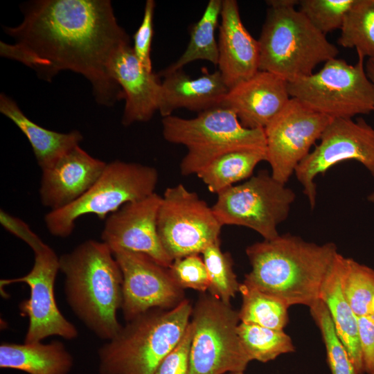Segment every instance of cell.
I'll return each mask as SVG.
<instances>
[{
	"instance_id": "1",
	"label": "cell",
	"mask_w": 374,
	"mask_h": 374,
	"mask_svg": "<svg viewBox=\"0 0 374 374\" xmlns=\"http://www.w3.org/2000/svg\"><path fill=\"white\" fill-rule=\"evenodd\" d=\"M24 19L4 31L13 44L0 42L1 55L33 69L51 81L69 70L84 76L96 101L112 106L123 98L109 61L130 37L118 24L108 0H37L23 8Z\"/></svg>"
},
{
	"instance_id": "2",
	"label": "cell",
	"mask_w": 374,
	"mask_h": 374,
	"mask_svg": "<svg viewBox=\"0 0 374 374\" xmlns=\"http://www.w3.org/2000/svg\"><path fill=\"white\" fill-rule=\"evenodd\" d=\"M246 254L251 269L244 283L289 307L310 308L321 300L338 251L332 242L317 244L287 233L247 247Z\"/></svg>"
},
{
	"instance_id": "3",
	"label": "cell",
	"mask_w": 374,
	"mask_h": 374,
	"mask_svg": "<svg viewBox=\"0 0 374 374\" xmlns=\"http://www.w3.org/2000/svg\"><path fill=\"white\" fill-rule=\"evenodd\" d=\"M64 293L75 316L98 337L109 341L122 328L123 276L109 247L88 240L59 257Z\"/></svg>"
},
{
	"instance_id": "4",
	"label": "cell",
	"mask_w": 374,
	"mask_h": 374,
	"mask_svg": "<svg viewBox=\"0 0 374 374\" xmlns=\"http://www.w3.org/2000/svg\"><path fill=\"white\" fill-rule=\"evenodd\" d=\"M193 307L184 299L171 309H151L127 321L98 351L100 374H155L179 342Z\"/></svg>"
},
{
	"instance_id": "5",
	"label": "cell",
	"mask_w": 374,
	"mask_h": 374,
	"mask_svg": "<svg viewBox=\"0 0 374 374\" xmlns=\"http://www.w3.org/2000/svg\"><path fill=\"white\" fill-rule=\"evenodd\" d=\"M258 41L259 71L287 82L310 75L337 57V47L294 8H269Z\"/></svg>"
},
{
	"instance_id": "6",
	"label": "cell",
	"mask_w": 374,
	"mask_h": 374,
	"mask_svg": "<svg viewBox=\"0 0 374 374\" xmlns=\"http://www.w3.org/2000/svg\"><path fill=\"white\" fill-rule=\"evenodd\" d=\"M162 134L169 143L183 145L188 152L180 163L184 176L197 175L220 156L235 150H266L263 129L242 125L236 114L220 105L195 118L164 117Z\"/></svg>"
},
{
	"instance_id": "7",
	"label": "cell",
	"mask_w": 374,
	"mask_h": 374,
	"mask_svg": "<svg viewBox=\"0 0 374 374\" xmlns=\"http://www.w3.org/2000/svg\"><path fill=\"white\" fill-rule=\"evenodd\" d=\"M158 180L159 173L154 167L113 161L107 163L100 177L78 199L66 207L49 211L44 217L46 227L55 237L67 238L79 217L91 214L106 220L127 203L154 193Z\"/></svg>"
},
{
	"instance_id": "8",
	"label": "cell",
	"mask_w": 374,
	"mask_h": 374,
	"mask_svg": "<svg viewBox=\"0 0 374 374\" xmlns=\"http://www.w3.org/2000/svg\"><path fill=\"white\" fill-rule=\"evenodd\" d=\"M188 374L244 372L251 362L240 341L239 312L211 294L193 308Z\"/></svg>"
},
{
	"instance_id": "9",
	"label": "cell",
	"mask_w": 374,
	"mask_h": 374,
	"mask_svg": "<svg viewBox=\"0 0 374 374\" xmlns=\"http://www.w3.org/2000/svg\"><path fill=\"white\" fill-rule=\"evenodd\" d=\"M364 57L355 65L337 57L317 73L288 82V91L308 108L330 118H352L374 111V84L364 69Z\"/></svg>"
},
{
	"instance_id": "10",
	"label": "cell",
	"mask_w": 374,
	"mask_h": 374,
	"mask_svg": "<svg viewBox=\"0 0 374 374\" xmlns=\"http://www.w3.org/2000/svg\"><path fill=\"white\" fill-rule=\"evenodd\" d=\"M295 198L285 184L262 170L219 193L212 209L222 226H245L272 240L279 235L277 227L287 219Z\"/></svg>"
},
{
	"instance_id": "11",
	"label": "cell",
	"mask_w": 374,
	"mask_h": 374,
	"mask_svg": "<svg viewBox=\"0 0 374 374\" xmlns=\"http://www.w3.org/2000/svg\"><path fill=\"white\" fill-rule=\"evenodd\" d=\"M222 226L212 207L182 184L167 188L161 196L157 231L173 260L202 253L220 241Z\"/></svg>"
},
{
	"instance_id": "12",
	"label": "cell",
	"mask_w": 374,
	"mask_h": 374,
	"mask_svg": "<svg viewBox=\"0 0 374 374\" xmlns=\"http://www.w3.org/2000/svg\"><path fill=\"white\" fill-rule=\"evenodd\" d=\"M319 140L294 172L311 208L316 204L315 178L341 161L356 160L374 177V128L362 118L332 119Z\"/></svg>"
},
{
	"instance_id": "13",
	"label": "cell",
	"mask_w": 374,
	"mask_h": 374,
	"mask_svg": "<svg viewBox=\"0 0 374 374\" xmlns=\"http://www.w3.org/2000/svg\"><path fill=\"white\" fill-rule=\"evenodd\" d=\"M332 120L291 98L264 129L272 177L286 184Z\"/></svg>"
},
{
	"instance_id": "14",
	"label": "cell",
	"mask_w": 374,
	"mask_h": 374,
	"mask_svg": "<svg viewBox=\"0 0 374 374\" xmlns=\"http://www.w3.org/2000/svg\"><path fill=\"white\" fill-rule=\"evenodd\" d=\"M34 253V264L28 274L0 281L1 287L24 283L30 288L29 298L19 305L21 314L28 319L24 343L39 342L51 336L74 339L78 331L61 313L55 298L54 285L60 271L59 257L47 244Z\"/></svg>"
},
{
	"instance_id": "15",
	"label": "cell",
	"mask_w": 374,
	"mask_h": 374,
	"mask_svg": "<svg viewBox=\"0 0 374 374\" xmlns=\"http://www.w3.org/2000/svg\"><path fill=\"white\" fill-rule=\"evenodd\" d=\"M123 276L122 312L126 322L151 309H171L184 299V291L165 267L150 256L111 248Z\"/></svg>"
},
{
	"instance_id": "16",
	"label": "cell",
	"mask_w": 374,
	"mask_h": 374,
	"mask_svg": "<svg viewBox=\"0 0 374 374\" xmlns=\"http://www.w3.org/2000/svg\"><path fill=\"white\" fill-rule=\"evenodd\" d=\"M161 196L156 193L127 203L105 220L101 241L109 248L118 247L144 253L169 268L173 260L164 249L157 231Z\"/></svg>"
},
{
	"instance_id": "17",
	"label": "cell",
	"mask_w": 374,
	"mask_h": 374,
	"mask_svg": "<svg viewBox=\"0 0 374 374\" xmlns=\"http://www.w3.org/2000/svg\"><path fill=\"white\" fill-rule=\"evenodd\" d=\"M107 163L77 145L51 167L42 170L39 198L43 206L55 211L74 202L97 181Z\"/></svg>"
},
{
	"instance_id": "18",
	"label": "cell",
	"mask_w": 374,
	"mask_h": 374,
	"mask_svg": "<svg viewBox=\"0 0 374 374\" xmlns=\"http://www.w3.org/2000/svg\"><path fill=\"white\" fill-rule=\"evenodd\" d=\"M109 70L121 87L125 100L122 124L128 126L150 121L159 111L161 96L159 75L143 67L130 44L122 46L114 53Z\"/></svg>"
},
{
	"instance_id": "19",
	"label": "cell",
	"mask_w": 374,
	"mask_h": 374,
	"mask_svg": "<svg viewBox=\"0 0 374 374\" xmlns=\"http://www.w3.org/2000/svg\"><path fill=\"white\" fill-rule=\"evenodd\" d=\"M290 98L286 80L258 71L229 89L221 105L231 109L244 127L264 130Z\"/></svg>"
},
{
	"instance_id": "20",
	"label": "cell",
	"mask_w": 374,
	"mask_h": 374,
	"mask_svg": "<svg viewBox=\"0 0 374 374\" xmlns=\"http://www.w3.org/2000/svg\"><path fill=\"white\" fill-rule=\"evenodd\" d=\"M219 30L218 71L231 89L259 71V44L244 27L235 0H222Z\"/></svg>"
},
{
	"instance_id": "21",
	"label": "cell",
	"mask_w": 374,
	"mask_h": 374,
	"mask_svg": "<svg viewBox=\"0 0 374 374\" xmlns=\"http://www.w3.org/2000/svg\"><path fill=\"white\" fill-rule=\"evenodd\" d=\"M159 107L164 118L180 108L199 113L220 106L229 89L217 70L191 78L182 69L163 75Z\"/></svg>"
},
{
	"instance_id": "22",
	"label": "cell",
	"mask_w": 374,
	"mask_h": 374,
	"mask_svg": "<svg viewBox=\"0 0 374 374\" xmlns=\"http://www.w3.org/2000/svg\"><path fill=\"white\" fill-rule=\"evenodd\" d=\"M0 112L26 136L42 170L51 167L67 152L79 145L83 139L78 130L61 133L39 125L28 118L17 103L4 93L0 95Z\"/></svg>"
},
{
	"instance_id": "23",
	"label": "cell",
	"mask_w": 374,
	"mask_h": 374,
	"mask_svg": "<svg viewBox=\"0 0 374 374\" xmlns=\"http://www.w3.org/2000/svg\"><path fill=\"white\" fill-rule=\"evenodd\" d=\"M73 359L60 341L0 345V368L15 369L28 374H69Z\"/></svg>"
},
{
	"instance_id": "24",
	"label": "cell",
	"mask_w": 374,
	"mask_h": 374,
	"mask_svg": "<svg viewBox=\"0 0 374 374\" xmlns=\"http://www.w3.org/2000/svg\"><path fill=\"white\" fill-rule=\"evenodd\" d=\"M344 257L338 253L321 292L335 330L359 374H364L358 332L357 316L346 300L341 287Z\"/></svg>"
},
{
	"instance_id": "25",
	"label": "cell",
	"mask_w": 374,
	"mask_h": 374,
	"mask_svg": "<svg viewBox=\"0 0 374 374\" xmlns=\"http://www.w3.org/2000/svg\"><path fill=\"white\" fill-rule=\"evenodd\" d=\"M266 159V150L229 152L214 159L196 175L211 193L218 195L235 183L249 178L256 166Z\"/></svg>"
},
{
	"instance_id": "26",
	"label": "cell",
	"mask_w": 374,
	"mask_h": 374,
	"mask_svg": "<svg viewBox=\"0 0 374 374\" xmlns=\"http://www.w3.org/2000/svg\"><path fill=\"white\" fill-rule=\"evenodd\" d=\"M222 0H210L199 21L190 30L188 44L183 54L165 69L159 76H163L178 70L195 60H206L214 65L218 62V44L215 39V30L220 18Z\"/></svg>"
},
{
	"instance_id": "27",
	"label": "cell",
	"mask_w": 374,
	"mask_h": 374,
	"mask_svg": "<svg viewBox=\"0 0 374 374\" xmlns=\"http://www.w3.org/2000/svg\"><path fill=\"white\" fill-rule=\"evenodd\" d=\"M239 292L242 296L238 311L240 322L276 330H283L287 324L290 307L283 301L244 282Z\"/></svg>"
},
{
	"instance_id": "28",
	"label": "cell",
	"mask_w": 374,
	"mask_h": 374,
	"mask_svg": "<svg viewBox=\"0 0 374 374\" xmlns=\"http://www.w3.org/2000/svg\"><path fill=\"white\" fill-rule=\"evenodd\" d=\"M340 29L339 45L374 59V0H355Z\"/></svg>"
},
{
	"instance_id": "29",
	"label": "cell",
	"mask_w": 374,
	"mask_h": 374,
	"mask_svg": "<svg viewBox=\"0 0 374 374\" xmlns=\"http://www.w3.org/2000/svg\"><path fill=\"white\" fill-rule=\"evenodd\" d=\"M238 332L251 361L267 362L278 356L295 351L291 337L283 330H276L253 323L240 322Z\"/></svg>"
},
{
	"instance_id": "30",
	"label": "cell",
	"mask_w": 374,
	"mask_h": 374,
	"mask_svg": "<svg viewBox=\"0 0 374 374\" xmlns=\"http://www.w3.org/2000/svg\"><path fill=\"white\" fill-rule=\"evenodd\" d=\"M340 281L343 294L357 317L374 314L373 269L344 257Z\"/></svg>"
},
{
	"instance_id": "31",
	"label": "cell",
	"mask_w": 374,
	"mask_h": 374,
	"mask_svg": "<svg viewBox=\"0 0 374 374\" xmlns=\"http://www.w3.org/2000/svg\"><path fill=\"white\" fill-rule=\"evenodd\" d=\"M202 253L210 279L209 294L230 304L241 284L234 273L231 255L222 251L220 241L209 245Z\"/></svg>"
},
{
	"instance_id": "32",
	"label": "cell",
	"mask_w": 374,
	"mask_h": 374,
	"mask_svg": "<svg viewBox=\"0 0 374 374\" xmlns=\"http://www.w3.org/2000/svg\"><path fill=\"white\" fill-rule=\"evenodd\" d=\"M310 308V314L322 336L327 362L332 374H359L334 328L329 311L322 300Z\"/></svg>"
},
{
	"instance_id": "33",
	"label": "cell",
	"mask_w": 374,
	"mask_h": 374,
	"mask_svg": "<svg viewBox=\"0 0 374 374\" xmlns=\"http://www.w3.org/2000/svg\"><path fill=\"white\" fill-rule=\"evenodd\" d=\"M355 0H301L300 11L322 33L341 28Z\"/></svg>"
},
{
	"instance_id": "34",
	"label": "cell",
	"mask_w": 374,
	"mask_h": 374,
	"mask_svg": "<svg viewBox=\"0 0 374 374\" xmlns=\"http://www.w3.org/2000/svg\"><path fill=\"white\" fill-rule=\"evenodd\" d=\"M170 272L181 288L206 292L210 287V279L204 260L199 254H192L173 260Z\"/></svg>"
},
{
	"instance_id": "35",
	"label": "cell",
	"mask_w": 374,
	"mask_h": 374,
	"mask_svg": "<svg viewBox=\"0 0 374 374\" xmlns=\"http://www.w3.org/2000/svg\"><path fill=\"white\" fill-rule=\"evenodd\" d=\"M154 1L147 0L141 24L133 35L132 48L134 54L143 67L149 71H152L150 53L154 35Z\"/></svg>"
},
{
	"instance_id": "36",
	"label": "cell",
	"mask_w": 374,
	"mask_h": 374,
	"mask_svg": "<svg viewBox=\"0 0 374 374\" xmlns=\"http://www.w3.org/2000/svg\"><path fill=\"white\" fill-rule=\"evenodd\" d=\"M193 335L190 321L184 336L162 360L155 374H188Z\"/></svg>"
},
{
	"instance_id": "37",
	"label": "cell",
	"mask_w": 374,
	"mask_h": 374,
	"mask_svg": "<svg viewBox=\"0 0 374 374\" xmlns=\"http://www.w3.org/2000/svg\"><path fill=\"white\" fill-rule=\"evenodd\" d=\"M364 373L374 374V314L357 317Z\"/></svg>"
},
{
	"instance_id": "38",
	"label": "cell",
	"mask_w": 374,
	"mask_h": 374,
	"mask_svg": "<svg viewBox=\"0 0 374 374\" xmlns=\"http://www.w3.org/2000/svg\"><path fill=\"white\" fill-rule=\"evenodd\" d=\"M0 222L8 231L25 242L35 252L46 246L30 226L21 219L12 216L3 209L0 211Z\"/></svg>"
},
{
	"instance_id": "39",
	"label": "cell",
	"mask_w": 374,
	"mask_h": 374,
	"mask_svg": "<svg viewBox=\"0 0 374 374\" xmlns=\"http://www.w3.org/2000/svg\"><path fill=\"white\" fill-rule=\"evenodd\" d=\"M269 8H294L299 5L300 1L298 0H269L266 1Z\"/></svg>"
},
{
	"instance_id": "40",
	"label": "cell",
	"mask_w": 374,
	"mask_h": 374,
	"mask_svg": "<svg viewBox=\"0 0 374 374\" xmlns=\"http://www.w3.org/2000/svg\"><path fill=\"white\" fill-rule=\"evenodd\" d=\"M366 71L368 78L374 84V64L370 60H368L366 62Z\"/></svg>"
},
{
	"instance_id": "41",
	"label": "cell",
	"mask_w": 374,
	"mask_h": 374,
	"mask_svg": "<svg viewBox=\"0 0 374 374\" xmlns=\"http://www.w3.org/2000/svg\"><path fill=\"white\" fill-rule=\"evenodd\" d=\"M369 199L374 202V193L369 197Z\"/></svg>"
},
{
	"instance_id": "42",
	"label": "cell",
	"mask_w": 374,
	"mask_h": 374,
	"mask_svg": "<svg viewBox=\"0 0 374 374\" xmlns=\"http://www.w3.org/2000/svg\"><path fill=\"white\" fill-rule=\"evenodd\" d=\"M226 374H244V372H238V373H229Z\"/></svg>"
},
{
	"instance_id": "43",
	"label": "cell",
	"mask_w": 374,
	"mask_h": 374,
	"mask_svg": "<svg viewBox=\"0 0 374 374\" xmlns=\"http://www.w3.org/2000/svg\"><path fill=\"white\" fill-rule=\"evenodd\" d=\"M372 308H373V310L374 311V297L372 300Z\"/></svg>"
},
{
	"instance_id": "44",
	"label": "cell",
	"mask_w": 374,
	"mask_h": 374,
	"mask_svg": "<svg viewBox=\"0 0 374 374\" xmlns=\"http://www.w3.org/2000/svg\"><path fill=\"white\" fill-rule=\"evenodd\" d=\"M368 60H370L374 64V59L373 60L368 59Z\"/></svg>"
}]
</instances>
